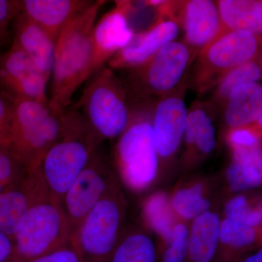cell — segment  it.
<instances>
[{
    "label": "cell",
    "instance_id": "1",
    "mask_svg": "<svg viewBox=\"0 0 262 262\" xmlns=\"http://www.w3.org/2000/svg\"><path fill=\"white\" fill-rule=\"evenodd\" d=\"M105 3L94 1L68 24L57 39L48 97L50 105L57 110L70 107L77 90L94 74L91 32Z\"/></svg>",
    "mask_w": 262,
    "mask_h": 262
},
{
    "label": "cell",
    "instance_id": "2",
    "mask_svg": "<svg viewBox=\"0 0 262 262\" xmlns=\"http://www.w3.org/2000/svg\"><path fill=\"white\" fill-rule=\"evenodd\" d=\"M100 144L79 108H66L61 136L37 167L53 201L61 206L66 192Z\"/></svg>",
    "mask_w": 262,
    "mask_h": 262
},
{
    "label": "cell",
    "instance_id": "3",
    "mask_svg": "<svg viewBox=\"0 0 262 262\" xmlns=\"http://www.w3.org/2000/svg\"><path fill=\"white\" fill-rule=\"evenodd\" d=\"M130 123L117 138L114 160L119 177L134 191H143L158 177L160 162L152 130L154 101L136 98Z\"/></svg>",
    "mask_w": 262,
    "mask_h": 262
},
{
    "label": "cell",
    "instance_id": "4",
    "mask_svg": "<svg viewBox=\"0 0 262 262\" xmlns=\"http://www.w3.org/2000/svg\"><path fill=\"white\" fill-rule=\"evenodd\" d=\"M12 102L9 149L28 170H35L46 151L61 136L65 110L48 102L19 99Z\"/></svg>",
    "mask_w": 262,
    "mask_h": 262
},
{
    "label": "cell",
    "instance_id": "5",
    "mask_svg": "<svg viewBox=\"0 0 262 262\" xmlns=\"http://www.w3.org/2000/svg\"><path fill=\"white\" fill-rule=\"evenodd\" d=\"M130 95L110 67L95 72L86 84L78 108L100 143L117 139L132 117Z\"/></svg>",
    "mask_w": 262,
    "mask_h": 262
},
{
    "label": "cell",
    "instance_id": "6",
    "mask_svg": "<svg viewBox=\"0 0 262 262\" xmlns=\"http://www.w3.org/2000/svg\"><path fill=\"white\" fill-rule=\"evenodd\" d=\"M126 208L117 177L72 235L82 262H110L124 232Z\"/></svg>",
    "mask_w": 262,
    "mask_h": 262
},
{
    "label": "cell",
    "instance_id": "7",
    "mask_svg": "<svg viewBox=\"0 0 262 262\" xmlns=\"http://www.w3.org/2000/svg\"><path fill=\"white\" fill-rule=\"evenodd\" d=\"M195 61L183 41H173L160 48L145 62L127 71L123 81L130 96L139 99L161 97L188 80L189 67Z\"/></svg>",
    "mask_w": 262,
    "mask_h": 262
},
{
    "label": "cell",
    "instance_id": "8",
    "mask_svg": "<svg viewBox=\"0 0 262 262\" xmlns=\"http://www.w3.org/2000/svg\"><path fill=\"white\" fill-rule=\"evenodd\" d=\"M72 232L59 203L50 194L33 204L23 225L13 236L14 255L10 262L27 261L71 244Z\"/></svg>",
    "mask_w": 262,
    "mask_h": 262
},
{
    "label": "cell",
    "instance_id": "9",
    "mask_svg": "<svg viewBox=\"0 0 262 262\" xmlns=\"http://www.w3.org/2000/svg\"><path fill=\"white\" fill-rule=\"evenodd\" d=\"M261 34L224 32L196 56L188 85L200 93L213 89L226 74L261 56Z\"/></svg>",
    "mask_w": 262,
    "mask_h": 262
},
{
    "label": "cell",
    "instance_id": "10",
    "mask_svg": "<svg viewBox=\"0 0 262 262\" xmlns=\"http://www.w3.org/2000/svg\"><path fill=\"white\" fill-rule=\"evenodd\" d=\"M181 1H163L155 8L158 18L149 29L134 34L130 42L108 61L112 70H128L151 58L160 48L176 40L180 31Z\"/></svg>",
    "mask_w": 262,
    "mask_h": 262
},
{
    "label": "cell",
    "instance_id": "11",
    "mask_svg": "<svg viewBox=\"0 0 262 262\" xmlns=\"http://www.w3.org/2000/svg\"><path fill=\"white\" fill-rule=\"evenodd\" d=\"M98 149L62 200L72 235L117 177Z\"/></svg>",
    "mask_w": 262,
    "mask_h": 262
},
{
    "label": "cell",
    "instance_id": "12",
    "mask_svg": "<svg viewBox=\"0 0 262 262\" xmlns=\"http://www.w3.org/2000/svg\"><path fill=\"white\" fill-rule=\"evenodd\" d=\"M188 88L187 80L155 101L153 136L160 165L172 161L182 145L187 120L185 97Z\"/></svg>",
    "mask_w": 262,
    "mask_h": 262
},
{
    "label": "cell",
    "instance_id": "13",
    "mask_svg": "<svg viewBox=\"0 0 262 262\" xmlns=\"http://www.w3.org/2000/svg\"><path fill=\"white\" fill-rule=\"evenodd\" d=\"M48 80L28 57L13 45L9 51L0 55V88L10 101L48 102Z\"/></svg>",
    "mask_w": 262,
    "mask_h": 262
},
{
    "label": "cell",
    "instance_id": "14",
    "mask_svg": "<svg viewBox=\"0 0 262 262\" xmlns=\"http://www.w3.org/2000/svg\"><path fill=\"white\" fill-rule=\"evenodd\" d=\"M136 8L130 1H115L113 9L94 24L91 32L94 74L130 42L135 32L129 19Z\"/></svg>",
    "mask_w": 262,
    "mask_h": 262
},
{
    "label": "cell",
    "instance_id": "15",
    "mask_svg": "<svg viewBox=\"0 0 262 262\" xmlns=\"http://www.w3.org/2000/svg\"><path fill=\"white\" fill-rule=\"evenodd\" d=\"M47 194L49 191L38 168L0 192V232L13 238L33 204Z\"/></svg>",
    "mask_w": 262,
    "mask_h": 262
},
{
    "label": "cell",
    "instance_id": "16",
    "mask_svg": "<svg viewBox=\"0 0 262 262\" xmlns=\"http://www.w3.org/2000/svg\"><path fill=\"white\" fill-rule=\"evenodd\" d=\"M179 22L184 34L183 42L195 58L225 32L217 5L211 0L182 1Z\"/></svg>",
    "mask_w": 262,
    "mask_h": 262
},
{
    "label": "cell",
    "instance_id": "17",
    "mask_svg": "<svg viewBox=\"0 0 262 262\" xmlns=\"http://www.w3.org/2000/svg\"><path fill=\"white\" fill-rule=\"evenodd\" d=\"M219 108L211 101H194L188 108L187 125L183 143L186 163L208 158L217 145L216 119Z\"/></svg>",
    "mask_w": 262,
    "mask_h": 262
},
{
    "label": "cell",
    "instance_id": "18",
    "mask_svg": "<svg viewBox=\"0 0 262 262\" xmlns=\"http://www.w3.org/2000/svg\"><path fill=\"white\" fill-rule=\"evenodd\" d=\"M89 0H22L21 12L39 25L53 40L73 19L89 8Z\"/></svg>",
    "mask_w": 262,
    "mask_h": 262
},
{
    "label": "cell",
    "instance_id": "19",
    "mask_svg": "<svg viewBox=\"0 0 262 262\" xmlns=\"http://www.w3.org/2000/svg\"><path fill=\"white\" fill-rule=\"evenodd\" d=\"M12 45L23 52L48 80L51 79L56 41L23 13L15 19Z\"/></svg>",
    "mask_w": 262,
    "mask_h": 262
},
{
    "label": "cell",
    "instance_id": "20",
    "mask_svg": "<svg viewBox=\"0 0 262 262\" xmlns=\"http://www.w3.org/2000/svg\"><path fill=\"white\" fill-rule=\"evenodd\" d=\"M226 131L262 122L261 82L245 84L234 89L220 108Z\"/></svg>",
    "mask_w": 262,
    "mask_h": 262
},
{
    "label": "cell",
    "instance_id": "21",
    "mask_svg": "<svg viewBox=\"0 0 262 262\" xmlns=\"http://www.w3.org/2000/svg\"><path fill=\"white\" fill-rule=\"evenodd\" d=\"M225 179L231 192L237 194L257 189L262 182L261 146L232 148Z\"/></svg>",
    "mask_w": 262,
    "mask_h": 262
},
{
    "label": "cell",
    "instance_id": "22",
    "mask_svg": "<svg viewBox=\"0 0 262 262\" xmlns=\"http://www.w3.org/2000/svg\"><path fill=\"white\" fill-rule=\"evenodd\" d=\"M222 219L212 210L205 212L189 227L187 262H213L220 246Z\"/></svg>",
    "mask_w": 262,
    "mask_h": 262
},
{
    "label": "cell",
    "instance_id": "23",
    "mask_svg": "<svg viewBox=\"0 0 262 262\" xmlns=\"http://www.w3.org/2000/svg\"><path fill=\"white\" fill-rule=\"evenodd\" d=\"M260 229L224 218L215 262H239L243 254L259 243Z\"/></svg>",
    "mask_w": 262,
    "mask_h": 262
},
{
    "label": "cell",
    "instance_id": "24",
    "mask_svg": "<svg viewBox=\"0 0 262 262\" xmlns=\"http://www.w3.org/2000/svg\"><path fill=\"white\" fill-rule=\"evenodd\" d=\"M224 32L244 31L262 34L261 0L215 1Z\"/></svg>",
    "mask_w": 262,
    "mask_h": 262
},
{
    "label": "cell",
    "instance_id": "25",
    "mask_svg": "<svg viewBox=\"0 0 262 262\" xmlns=\"http://www.w3.org/2000/svg\"><path fill=\"white\" fill-rule=\"evenodd\" d=\"M157 251L151 236L139 229L124 232L110 262H156Z\"/></svg>",
    "mask_w": 262,
    "mask_h": 262
},
{
    "label": "cell",
    "instance_id": "26",
    "mask_svg": "<svg viewBox=\"0 0 262 262\" xmlns=\"http://www.w3.org/2000/svg\"><path fill=\"white\" fill-rule=\"evenodd\" d=\"M169 198L174 214L182 222H192L211 210V200L207 196L206 189L201 182L179 188Z\"/></svg>",
    "mask_w": 262,
    "mask_h": 262
},
{
    "label": "cell",
    "instance_id": "27",
    "mask_svg": "<svg viewBox=\"0 0 262 262\" xmlns=\"http://www.w3.org/2000/svg\"><path fill=\"white\" fill-rule=\"evenodd\" d=\"M144 214L150 227L161 237L165 248L171 241L174 227L178 223L166 193H155L146 200Z\"/></svg>",
    "mask_w": 262,
    "mask_h": 262
},
{
    "label": "cell",
    "instance_id": "28",
    "mask_svg": "<svg viewBox=\"0 0 262 262\" xmlns=\"http://www.w3.org/2000/svg\"><path fill=\"white\" fill-rule=\"evenodd\" d=\"M261 61V56L258 57L226 74L213 88L211 102L221 108L234 89L245 84L259 82L262 77Z\"/></svg>",
    "mask_w": 262,
    "mask_h": 262
},
{
    "label": "cell",
    "instance_id": "29",
    "mask_svg": "<svg viewBox=\"0 0 262 262\" xmlns=\"http://www.w3.org/2000/svg\"><path fill=\"white\" fill-rule=\"evenodd\" d=\"M225 218L242 225L259 229L262 223L261 202L255 203L253 198L244 193L231 196L224 206Z\"/></svg>",
    "mask_w": 262,
    "mask_h": 262
},
{
    "label": "cell",
    "instance_id": "30",
    "mask_svg": "<svg viewBox=\"0 0 262 262\" xmlns=\"http://www.w3.org/2000/svg\"><path fill=\"white\" fill-rule=\"evenodd\" d=\"M189 227L181 221L174 227L170 244L165 248L163 262H187Z\"/></svg>",
    "mask_w": 262,
    "mask_h": 262
},
{
    "label": "cell",
    "instance_id": "31",
    "mask_svg": "<svg viewBox=\"0 0 262 262\" xmlns=\"http://www.w3.org/2000/svg\"><path fill=\"white\" fill-rule=\"evenodd\" d=\"M28 173L8 148H0V184L11 187L20 182Z\"/></svg>",
    "mask_w": 262,
    "mask_h": 262
},
{
    "label": "cell",
    "instance_id": "32",
    "mask_svg": "<svg viewBox=\"0 0 262 262\" xmlns=\"http://www.w3.org/2000/svg\"><path fill=\"white\" fill-rule=\"evenodd\" d=\"M261 125L237 127L226 131L225 139L229 148H255L261 146Z\"/></svg>",
    "mask_w": 262,
    "mask_h": 262
},
{
    "label": "cell",
    "instance_id": "33",
    "mask_svg": "<svg viewBox=\"0 0 262 262\" xmlns=\"http://www.w3.org/2000/svg\"><path fill=\"white\" fill-rule=\"evenodd\" d=\"M21 12L18 0H0V39L6 36L8 27Z\"/></svg>",
    "mask_w": 262,
    "mask_h": 262
},
{
    "label": "cell",
    "instance_id": "34",
    "mask_svg": "<svg viewBox=\"0 0 262 262\" xmlns=\"http://www.w3.org/2000/svg\"><path fill=\"white\" fill-rule=\"evenodd\" d=\"M12 122V102L0 96V148H9Z\"/></svg>",
    "mask_w": 262,
    "mask_h": 262
},
{
    "label": "cell",
    "instance_id": "35",
    "mask_svg": "<svg viewBox=\"0 0 262 262\" xmlns=\"http://www.w3.org/2000/svg\"><path fill=\"white\" fill-rule=\"evenodd\" d=\"M15 262H82L78 251L72 243L65 247L56 250L53 252L32 258L24 261Z\"/></svg>",
    "mask_w": 262,
    "mask_h": 262
},
{
    "label": "cell",
    "instance_id": "36",
    "mask_svg": "<svg viewBox=\"0 0 262 262\" xmlns=\"http://www.w3.org/2000/svg\"><path fill=\"white\" fill-rule=\"evenodd\" d=\"M14 255L13 238L0 232V262H10Z\"/></svg>",
    "mask_w": 262,
    "mask_h": 262
},
{
    "label": "cell",
    "instance_id": "37",
    "mask_svg": "<svg viewBox=\"0 0 262 262\" xmlns=\"http://www.w3.org/2000/svg\"><path fill=\"white\" fill-rule=\"evenodd\" d=\"M239 262H262V250L261 248H258L256 252L248 255L244 258L241 260Z\"/></svg>",
    "mask_w": 262,
    "mask_h": 262
}]
</instances>
